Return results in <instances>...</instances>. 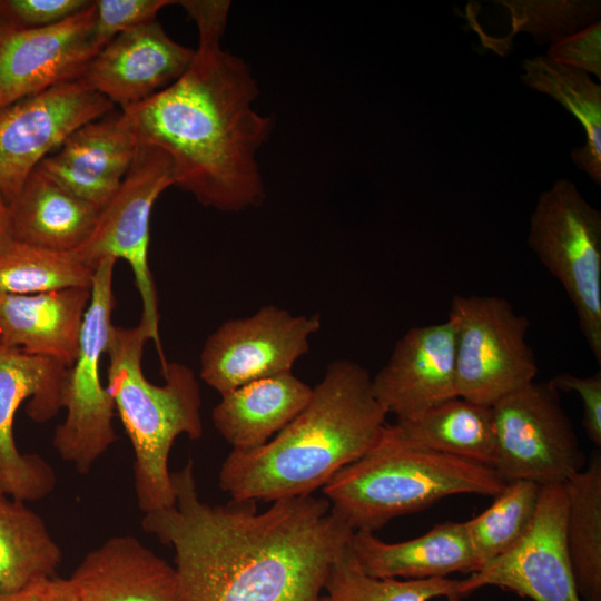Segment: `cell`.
<instances>
[{
    "mask_svg": "<svg viewBox=\"0 0 601 601\" xmlns=\"http://www.w3.org/2000/svg\"><path fill=\"white\" fill-rule=\"evenodd\" d=\"M176 502L141 526L173 549L179 601H319L332 564L354 533L311 495L211 505L200 500L194 462L173 473Z\"/></svg>",
    "mask_w": 601,
    "mask_h": 601,
    "instance_id": "obj_1",
    "label": "cell"
},
{
    "mask_svg": "<svg viewBox=\"0 0 601 601\" xmlns=\"http://www.w3.org/2000/svg\"><path fill=\"white\" fill-rule=\"evenodd\" d=\"M196 23L194 59L173 85L120 111L138 146L161 149L174 186L205 207L239 213L259 206L265 186L257 155L274 128L256 110L250 68L221 46L230 1H177Z\"/></svg>",
    "mask_w": 601,
    "mask_h": 601,
    "instance_id": "obj_2",
    "label": "cell"
},
{
    "mask_svg": "<svg viewBox=\"0 0 601 601\" xmlns=\"http://www.w3.org/2000/svg\"><path fill=\"white\" fill-rule=\"evenodd\" d=\"M386 416L367 370L333 361L306 406L282 431L259 447L230 451L219 487L234 501L311 495L382 440Z\"/></svg>",
    "mask_w": 601,
    "mask_h": 601,
    "instance_id": "obj_3",
    "label": "cell"
},
{
    "mask_svg": "<svg viewBox=\"0 0 601 601\" xmlns=\"http://www.w3.org/2000/svg\"><path fill=\"white\" fill-rule=\"evenodd\" d=\"M150 335L142 324L114 325L108 343L106 388L130 439L137 505L144 514L173 506L176 502L168 461L180 435L203 436L201 396L194 371L168 362L161 370L164 384L148 381L142 372L144 347Z\"/></svg>",
    "mask_w": 601,
    "mask_h": 601,
    "instance_id": "obj_4",
    "label": "cell"
},
{
    "mask_svg": "<svg viewBox=\"0 0 601 601\" xmlns=\"http://www.w3.org/2000/svg\"><path fill=\"white\" fill-rule=\"evenodd\" d=\"M505 484L491 466L403 443L386 428L370 452L339 470L322 489L331 511L349 529L374 532L444 497H493Z\"/></svg>",
    "mask_w": 601,
    "mask_h": 601,
    "instance_id": "obj_5",
    "label": "cell"
},
{
    "mask_svg": "<svg viewBox=\"0 0 601 601\" xmlns=\"http://www.w3.org/2000/svg\"><path fill=\"white\" fill-rule=\"evenodd\" d=\"M528 245L564 288L579 327L601 364V213L566 178L542 191Z\"/></svg>",
    "mask_w": 601,
    "mask_h": 601,
    "instance_id": "obj_6",
    "label": "cell"
},
{
    "mask_svg": "<svg viewBox=\"0 0 601 601\" xmlns=\"http://www.w3.org/2000/svg\"><path fill=\"white\" fill-rule=\"evenodd\" d=\"M115 258H105L93 269L91 297L85 314L79 351L67 370L63 386L65 420L57 425L52 445L78 473L87 474L116 442L115 405L100 376L114 327L116 298L112 290Z\"/></svg>",
    "mask_w": 601,
    "mask_h": 601,
    "instance_id": "obj_7",
    "label": "cell"
},
{
    "mask_svg": "<svg viewBox=\"0 0 601 601\" xmlns=\"http://www.w3.org/2000/svg\"><path fill=\"white\" fill-rule=\"evenodd\" d=\"M449 316L456 326V390L492 406L535 381L538 364L526 342L530 322L503 297L455 295Z\"/></svg>",
    "mask_w": 601,
    "mask_h": 601,
    "instance_id": "obj_8",
    "label": "cell"
},
{
    "mask_svg": "<svg viewBox=\"0 0 601 601\" xmlns=\"http://www.w3.org/2000/svg\"><path fill=\"white\" fill-rule=\"evenodd\" d=\"M170 186H174V180L168 156L157 147L138 146L119 188L100 209L91 235L72 252L91 269L105 258H122L129 264L142 303L139 323L156 345L161 370L168 362L159 336L158 296L149 268L148 249L152 206Z\"/></svg>",
    "mask_w": 601,
    "mask_h": 601,
    "instance_id": "obj_9",
    "label": "cell"
},
{
    "mask_svg": "<svg viewBox=\"0 0 601 601\" xmlns=\"http://www.w3.org/2000/svg\"><path fill=\"white\" fill-rule=\"evenodd\" d=\"M496 432L494 469L506 481L561 484L583 469L584 454L559 392L536 383L492 405Z\"/></svg>",
    "mask_w": 601,
    "mask_h": 601,
    "instance_id": "obj_10",
    "label": "cell"
},
{
    "mask_svg": "<svg viewBox=\"0 0 601 601\" xmlns=\"http://www.w3.org/2000/svg\"><path fill=\"white\" fill-rule=\"evenodd\" d=\"M318 314L293 315L276 305L219 325L200 353V377L220 395L255 380L292 372L319 331Z\"/></svg>",
    "mask_w": 601,
    "mask_h": 601,
    "instance_id": "obj_11",
    "label": "cell"
},
{
    "mask_svg": "<svg viewBox=\"0 0 601 601\" xmlns=\"http://www.w3.org/2000/svg\"><path fill=\"white\" fill-rule=\"evenodd\" d=\"M68 368L0 343V492L10 497L38 501L56 486L55 471L41 455L19 451L13 427L24 401L28 416L37 423L53 418L63 408Z\"/></svg>",
    "mask_w": 601,
    "mask_h": 601,
    "instance_id": "obj_12",
    "label": "cell"
},
{
    "mask_svg": "<svg viewBox=\"0 0 601 601\" xmlns=\"http://www.w3.org/2000/svg\"><path fill=\"white\" fill-rule=\"evenodd\" d=\"M115 105L81 79L51 87L0 109V188L9 203L39 164L82 125Z\"/></svg>",
    "mask_w": 601,
    "mask_h": 601,
    "instance_id": "obj_13",
    "label": "cell"
},
{
    "mask_svg": "<svg viewBox=\"0 0 601 601\" xmlns=\"http://www.w3.org/2000/svg\"><path fill=\"white\" fill-rule=\"evenodd\" d=\"M564 483L542 485L528 532L506 552L460 580L461 599L499 587L533 601H582L565 541Z\"/></svg>",
    "mask_w": 601,
    "mask_h": 601,
    "instance_id": "obj_14",
    "label": "cell"
},
{
    "mask_svg": "<svg viewBox=\"0 0 601 601\" xmlns=\"http://www.w3.org/2000/svg\"><path fill=\"white\" fill-rule=\"evenodd\" d=\"M95 6L39 29L0 27V109L51 87L79 80L99 52Z\"/></svg>",
    "mask_w": 601,
    "mask_h": 601,
    "instance_id": "obj_15",
    "label": "cell"
},
{
    "mask_svg": "<svg viewBox=\"0 0 601 601\" xmlns=\"http://www.w3.org/2000/svg\"><path fill=\"white\" fill-rule=\"evenodd\" d=\"M372 390L387 415H395L396 421L459 396L454 319L449 316L442 323L410 328L372 377Z\"/></svg>",
    "mask_w": 601,
    "mask_h": 601,
    "instance_id": "obj_16",
    "label": "cell"
},
{
    "mask_svg": "<svg viewBox=\"0 0 601 601\" xmlns=\"http://www.w3.org/2000/svg\"><path fill=\"white\" fill-rule=\"evenodd\" d=\"M194 55L195 49L171 39L152 20L102 47L81 80L124 110L173 85L188 69Z\"/></svg>",
    "mask_w": 601,
    "mask_h": 601,
    "instance_id": "obj_17",
    "label": "cell"
},
{
    "mask_svg": "<svg viewBox=\"0 0 601 601\" xmlns=\"http://www.w3.org/2000/svg\"><path fill=\"white\" fill-rule=\"evenodd\" d=\"M137 149L118 112L76 129L39 166L73 195L101 209L119 188Z\"/></svg>",
    "mask_w": 601,
    "mask_h": 601,
    "instance_id": "obj_18",
    "label": "cell"
},
{
    "mask_svg": "<svg viewBox=\"0 0 601 601\" xmlns=\"http://www.w3.org/2000/svg\"><path fill=\"white\" fill-rule=\"evenodd\" d=\"M69 579L81 601H179L174 566L132 535L107 539Z\"/></svg>",
    "mask_w": 601,
    "mask_h": 601,
    "instance_id": "obj_19",
    "label": "cell"
},
{
    "mask_svg": "<svg viewBox=\"0 0 601 601\" xmlns=\"http://www.w3.org/2000/svg\"><path fill=\"white\" fill-rule=\"evenodd\" d=\"M90 297L83 287L0 296V343L70 367Z\"/></svg>",
    "mask_w": 601,
    "mask_h": 601,
    "instance_id": "obj_20",
    "label": "cell"
},
{
    "mask_svg": "<svg viewBox=\"0 0 601 601\" xmlns=\"http://www.w3.org/2000/svg\"><path fill=\"white\" fill-rule=\"evenodd\" d=\"M351 549L363 571L376 578H445L479 569L464 522H443L395 543L382 541L374 532L355 531Z\"/></svg>",
    "mask_w": 601,
    "mask_h": 601,
    "instance_id": "obj_21",
    "label": "cell"
},
{
    "mask_svg": "<svg viewBox=\"0 0 601 601\" xmlns=\"http://www.w3.org/2000/svg\"><path fill=\"white\" fill-rule=\"evenodd\" d=\"M9 213L14 242L75 252L91 235L100 209L38 166L9 201Z\"/></svg>",
    "mask_w": 601,
    "mask_h": 601,
    "instance_id": "obj_22",
    "label": "cell"
},
{
    "mask_svg": "<svg viewBox=\"0 0 601 601\" xmlns=\"http://www.w3.org/2000/svg\"><path fill=\"white\" fill-rule=\"evenodd\" d=\"M312 390L293 372L252 381L220 395L213 423L231 450L259 447L298 415Z\"/></svg>",
    "mask_w": 601,
    "mask_h": 601,
    "instance_id": "obj_23",
    "label": "cell"
},
{
    "mask_svg": "<svg viewBox=\"0 0 601 601\" xmlns=\"http://www.w3.org/2000/svg\"><path fill=\"white\" fill-rule=\"evenodd\" d=\"M396 440L494 469L496 432L492 406L456 396L387 426Z\"/></svg>",
    "mask_w": 601,
    "mask_h": 601,
    "instance_id": "obj_24",
    "label": "cell"
},
{
    "mask_svg": "<svg viewBox=\"0 0 601 601\" xmlns=\"http://www.w3.org/2000/svg\"><path fill=\"white\" fill-rule=\"evenodd\" d=\"M62 552L43 519L0 492V594L56 577Z\"/></svg>",
    "mask_w": 601,
    "mask_h": 601,
    "instance_id": "obj_25",
    "label": "cell"
},
{
    "mask_svg": "<svg viewBox=\"0 0 601 601\" xmlns=\"http://www.w3.org/2000/svg\"><path fill=\"white\" fill-rule=\"evenodd\" d=\"M524 86L544 93L572 114L585 131V142L573 148L578 169L601 185V86L589 73L554 61L546 56L523 60Z\"/></svg>",
    "mask_w": 601,
    "mask_h": 601,
    "instance_id": "obj_26",
    "label": "cell"
},
{
    "mask_svg": "<svg viewBox=\"0 0 601 601\" xmlns=\"http://www.w3.org/2000/svg\"><path fill=\"white\" fill-rule=\"evenodd\" d=\"M565 541L582 601H601V455L564 482Z\"/></svg>",
    "mask_w": 601,
    "mask_h": 601,
    "instance_id": "obj_27",
    "label": "cell"
},
{
    "mask_svg": "<svg viewBox=\"0 0 601 601\" xmlns=\"http://www.w3.org/2000/svg\"><path fill=\"white\" fill-rule=\"evenodd\" d=\"M460 580L376 578L363 571L349 546L332 564L319 601H462Z\"/></svg>",
    "mask_w": 601,
    "mask_h": 601,
    "instance_id": "obj_28",
    "label": "cell"
},
{
    "mask_svg": "<svg viewBox=\"0 0 601 601\" xmlns=\"http://www.w3.org/2000/svg\"><path fill=\"white\" fill-rule=\"evenodd\" d=\"M93 269L72 253L13 242L0 253V296L91 288Z\"/></svg>",
    "mask_w": 601,
    "mask_h": 601,
    "instance_id": "obj_29",
    "label": "cell"
},
{
    "mask_svg": "<svg viewBox=\"0 0 601 601\" xmlns=\"http://www.w3.org/2000/svg\"><path fill=\"white\" fill-rule=\"evenodd\" d=\"M541 487L524 480L506 482L486 510L464 522L479 569L528 532L538 511Z\"/></svg>",
    "mask_w": 601,
    "mask_h": 601,
    "instance_id": "obj_30",
    "label": "cell"
},
{
    "mask_svg": "<svg viewBox=\"0 0 601 601\" xmlns=\"http://www.w3.org/2000/svg\"><path fill=\"white\" fill-rule=\"evenodd\" d=\"M510 14L513 33L526 32L538 43H554L599 20L595 0H500Z\"/></svg>",
    "mask_w": 601,
    "mask_h": 601,
    "instance_id": "obj_31",
    "label": "cell"
},
{
    "mask_svg": "<svg viewBox=\"0 0 601 601\" xmlns=\"http://www.w3.org/2000/svg\"><path fill=\"white\" fill-rule=\"evenodd\" d=\"M177 3L171 0H96L95 42L99 49L118 35L144 23L156 20L157 13L167 6Z\"/></svg>",
    "mask_w": 601,
    "mask_h": 601,
    "instance_id": "obj_32",
    "label": "cell"
},
{
    "mask_svg": "<svg viewBox=\"0 0 601 601\" xmlns=\"http://www.w3.org/2000/svg\"><path fill=\"white\" fill-rule=\"evenodd\" d=\"M89 0H0V27L39 29L89 8Z\"/></svg>",
    "mask_w": 601,
    "mask_h": 601,
    "instance_id": "obj_33",
    "label": "cell"
},
{
    "mask_svg": "<svg viewBox=\"0 0 601 601\" xmlns=\"http://www.w3.org/2000/svg\"><path fill=\"white\" fill-rule=\"evenodd\" d=\"M548 58L601 79V21L559 40L548 49Z\"/></svg>",
    "mask_w": 601,
    "mask_h": 601,
    "instance_id": "obj_34",
    "label": "cell"
},
{
    "mask_svg": "<svg viewBox=\"0 0 601 601\" xmlns=\"http://www.w3.org/2000/svg\"><path fill=\"white\" fill-rule=\"evenodd\" d=\"M558 392L577 393L582 401V425L588 439L601 446V372L590 376L561 373L549 381Z\"/></svg>",
    "mask_w": 601,
    "mask_h": 601,
    "instance_id": "obj_35",
    "label": "cell"
},
{
    "mask_svg": "<svg viewBox=\"0 0 601 601\" xmlns=\"http://www.w3.org/2000/svg\"><path fill=\"white\" fill-rule=\"evenodd\" d=\"M45 601H81L69 578L53 577L42 582Z\"/></svg>",
    "mask_w": 601,
    "mask_h": 601,
    "instance_id": "obj_36",
    "label": "cell"
},
{
    "mask_svg": "<svg viewBox=\"0 0 601 601\" xmlns=\"http://www.w3.org/2000/svg\"><path fill=\"white\" fill-rule=\"evenodd\" d=\"M13 242L9 203L0 188V253L8 248Z\"/></svg>",
    "mask_w": 601,
    "mask_h": 601,
    "instance_id": "obj_37",
    "label": "cell"
},
{
    "mask_svg": "<svg viewBox=\"0 0 601 601\" xmlns=\"http://www.w3.org/2000/svg\"><path fill=\"white\" fill-rule=\"evenodd\" d=\"M42 582L18 592L0 594V601H45Z\"/></svg>",
    "mask_w": 601,
    "mask_h": 601,
    "instance_id": "obj_38",
    "label": "cell"
}]
</instances>
